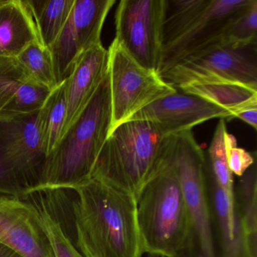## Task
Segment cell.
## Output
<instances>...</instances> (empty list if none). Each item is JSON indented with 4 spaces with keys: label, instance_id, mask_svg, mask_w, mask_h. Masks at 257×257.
I'll return each mask as SVG.
<instances>
[{
    "label": "cell",
    "instance_id": "9a60e30c",
    "mask_svg": "<svg viewBox=\"0 0 257 257\" xmlns=\"http://www.w3.org/2000/svg\"><path fill=\"white\" fill-rule=\"evenodd\" d=\"M206 184L210 200L220 257H248L236 204L235 187H221L207 172Z\"/></svg>",
    "mask_w": 257,
    "mask_h": 257
},
{
    "label": "cell",
    "instance_id": "cb8c5ba5",
    "mask_svg": "<svg viewBox=\"0 0 257 257\" xmlns=\"http://www.w3.org/2000/svg\"><path fill=\"white\" fill-rule=\"evenodd\" d=\"M224 43L236 46L257 43V0L242 13L225 34Z\"/></svg>",
    "mask_w": 257,
    "mask_h": 257
},
{
    "label": "cell",
    "instance_id": "277c9868",
    "mask_svg": "<svg viewBox=\"0 0 257 257\" xmlns=\"http://www.w3.org/2000/svg\"><path fill=\"white\" fill-rule=\"evenodd\" d=\"M253 0H165L159 76L183 60L224 43Z\"/></svg>",
    "mask_w": 257,
    "mask_h": 257
},
{
    "label": "cell",
    "instance_id": "6da1fadb",
    "mask_svg": "<svg viewBox=\"0 0 257 257\" xmlns=\"http://www.w3.org/2000/svg\"><path fill=\"white\" fill-rule=\"evenodd\" d=\"M76 246L84 257H142L137 198L91 179L75 189Z\"/></svg>",
    "mask_w": 257,
    "mask_h": 257
},
{
    "label": "cell",
    "instance_id": "83f0119b",
    "mask_svg": "<svg viewBox=\"0 0 257 257\" xmlns=\"http://www.w3.org/2000/svg\"><path fill=\"white\" fill-rule=\"evenodd\" d=\"M7 2V0H0V7H2V6H4V4H5Z\"/></svg>",
    "mask_w": 257,
    "mask_h": 257
},
{
    "label": "cell",
    "instance_id": "7402d4cb",
    "mask_svg": "<svg viewBox=\"0 0 257 257\" xmlns=\"http://www.w3.org/2000/svg\"><path fill=\"white\" fill-rule=\"evenodd\" d=\"M29 79L17 58L0 57V117L13 116L21 91Z\"/></svg>",
    "mask_w": 257,
    "mask_h": 257
},
{
    "label": "cell",
    "instance_id": "5bb4252c",
    "mask_svg": "<svg viewBox=\"0 0 257 257\" xmlns=\"http://www.w3.org/2000/svg\"><path fill=\"white\" fill-rule=\"evenodd\" d=\"M108 70L109 52L102 43L84 52L76 61L71 74L65 80L67 112L61 136L86 107Z\"/></svg>",
    "mask_w": 257,
    "mask_h": 257
},
{
    "label": "cell",
    "instance_id": "8992f818",
    "mask_svg": "<svg viewBox=\"0 0 257 257\" xmlns=\"http://www.w3.org/2000/svg\"><path fill=\"white\" fill-rule=\"evenodd\" d=\"M171 161L183 187L189 216L186 245L176 257H220L207 195L205 153L192 131L174 135Z\"/></svg>",
    "mask_w": 257,
    "mask_h": 257
},
{
    "label": "cell",
    "instance_id": "44dd1931",
    "mask_svg": "<svg viewBox=\"0 0 257 257\" xmlns=\"http://www.w3.org/2000/svg\"><path fill=\"white\" fill-rule=\"evenodd\" d=\"M35 205L42 228L47 237L55 257H84L76 245L73 244L62 222L57 216L53 206L51 205L47 196L41 192L28 197Z\"/></svg>",
    "mask_w": 257,
    "mask_h": 257
},
{
    "label": "cell",
    "instance_id": "ba28073f",
    "mask_svg": "<svg viewBox=\"0 0 257 257\" xmlns=\"http://www.w3.org/2000/svg\"><path fill=\"white\" fill-rule=\"evenodd\" d=\"M160 76L177 89L191 83H236L257 89V43L216 45Z\"/></svg>",
    "mask_w": 257,
    "mask_h": 257
},
{
    "label": "cell",
    "instance_id": "d4e9b609",
    "mask_svg": "<svg viewBox=\"0 0 257 257\" xmlns=\"http://www.w3.org/2000/svg\"><path fill=\"white\" fill-rule=\"evenodd\" d=\"M256 154L234 146L228 150V164L233 175L240 177L255 162Z\"/></svg>",
    "mask_w": 257,
    "mask_h": 257
},
{
    "label": "cell",
    "instance_id": "7c38bea8",
    "mask_svg": "<svg viewBox=\"0 0 257 257\" xmlns=\"http://www.w3.org/2000/svg\"><path fill=\"white\" fill-rule=\"evenodd\" d=\"M232 119L231 112L198 96L177 91L143 108L127 121H151L165 135L192 131L213 118Z\"/></svg>",
    "mask_w": 257,
    "mask_h": 257
},
{
    "label": "cell",
    "instance_id": "ac0fdd59",
    "mask_svg": "<svg viewBox=\"0 0 257 257\" xmlns=\"http://www.w3.org/2000/svg\"><path fill=\"white\" fill-rule=\"evenodd\" d=\"M235 198L248 257H257L256 162L240 177Z\"/></svg>",
    "mask_w": 257,
    "mask_h": 257
},
{
    "label": "cell",
    "instance_id": "4316f807",
    "mask_svg": "<svg viewBox=\"0 0 257 257\" xmlns=\"http://www.w3.org/2000/svg\"><path fill=\"white\" fill-rule=\"evenodd\" d=\"M0 257H22L13 249L0 243Z\"/></svg>",
    "mask_w": 257,
    "mask_h": 257
},
{
    "label": "cell",
    "instance_id": "e0dca14e",
    "mask_svg": "<svg viewBox=\"0 0 257 257\" xmlns=\"http://www.w3.org/2000/svg\"><path fill=\"white\" fill-rule=\"evenodd\" d=\"M186 94L198 96L232 113L257 107V89L236 83H191L178 88Z\"/></svg>",
    "mask_w": 257,
    "mask_h": 257
},
{
    "label": "cell",
    "instance_id": "603a6c76",
    "mask_svg": "<svg viewBox=\"0 0 257 257\" xmlns=\"http://www.w3.org/2000/svg\"><path fill=\"white\" fill-rule=\"evenodd\" d=\"M17 59L31 79L51 91L58 86L50 51L41 43L30 45Z\"/></svg>",
    "mask_w": 257,
    "mask_h": 257
},
{
    "label": "cell",
    "instance_id": "5b68a950",
    "mask_svg": "<svg viewBox=\"0 0 257 257\" xmlns=\"http://www.w3.org/2000/svg\"><path fill=\"white\" fill-rule=\"evenodd\" d=\"M137 220L144 253L176 257L185 247L189 231L187 205L171 159L138 195Z\"/></svg>",
    "mask_w": 257,
    "mask_h": 257
},
{
    "label": "cell",
    "instance_id": "2e32d148",
    "mask_svg": "<svg viewBox=\"0 0 257 257\" xmlns=\"http://www.w3.org/2000/svg\"><path fill=\"white\" fill-rule=\"evenodd\" d=\"M36 42L38 32L25 0H7L0 7V57L17 58Z\"/></svg>",
    "mask_w": 257,
    "mask_h": 257
},
{
    "label": "cell",
    "instance_id": "52a82bcc",
    "mask_svg": "<svg viewBox=\"0 0 257 257\" xmlns=\"http://www.w3.org/2000/svg\"><path fill=\"white\" fill-rule=\"evenodd\" d=\"M39 111L0 117V194L26 198L40 182L46 155L39 132Z\"/></svg>",
    "mask_w": 257,
    "mask_h": 257
},
{
    "label": "cell",
    "instance_id": "30bf717a",
    "mask_svg": "<svg viewBox=\"0 0 257 257\" xmlns=\"http://www.w3.org/2000/svg\"><path fill=\"white\" fill-rule=\"evenodd\" d=\"M165 0H122L115 11L114 40L138 64L159 71Z\"/></svg>",
    "mask_w": 257,
    "mask_h": 257
},
{
    "label": "cell",
    "instance_id": "ffe728a7",
    "mask_svg": "<svg viewBox=\"0 0 257 257\" xmlns=\"http://www.w3.org/2000/svg\"><path fill=\"white\" fill-rule=\"evenodd\" d=\"M65 87L64 81L54 88L39 111V132L46 156L55 148L62 133L67 112Z\"/></svg>",
    "mask_w": 257,
    "mask_h": 257
},
{
    "label": "cell",
    "instance_id": "7a4b0ae2",
    "mask_svg": "<svg viewBox=\"0 0 257 257\" xmlns=\"http://www.w3.org/2000/svg\"><path fill=\"white\" fill-rule=\"evenodd\" d=\"M111 125L108 73L86 107L46 156L41 178L32 194L74 190L91 180L97 158L110 134Z\"/></svg>",
    "mask_w": 257,
    "mask_h": 257
},
{
    "label": "cell",
    "instance_id": "d6986e66",
    "mask_svg": "<svg viewBox=\"0 0 257 257\" xmlns=\"http://www.w3.org/2000/svg\"><path fill=\"white\" fill-rule=\"evenodd\" d=\"M34 19L40 43L49 48L68 20L75 0H25Z\"/></svg>",
    "mask_w": 257,
    "mask_h": 257
},
{
    "label": "cell",
    "instance_id": "484cf974",
    "mask_svg": "<svg viewBox=\"0 0 257 257\" xmlns=\"http://www.w3.org/2000/svg\"><path fill=\"white\" fill-rule=\"evenodd\" d=\"M234 118H237L242 120L246 124L250 125L251 127H253L255 130H256L257 107H249L242 109V110L235 113Z\"/></svg>",
    "mask_w": 257,
    "mask_h": 257
},
{
    "label": "cell",
    "instance_id": "3957f363",
    "mask_svg": "<svg viewBox=\"0 0 257 257\" xmlns=\"http://www.w3.org/2000/svg\"><path fill=\"white\" fill-rule=\"evenodd\" d=\"M173 143L174 135H163L151 121H124L109 134L91 179L138 198L169 163Z\"/></svg>",
    "mask_w": 257,
    "mask_h": 257
},
{
    "label": "cell",
    "instance_id": "9c48e42d",
    "mask_svg": "<svg viewBox=\"0 0 257 257\" xmlns=\"http://www.w3.org/2000/svg\"><path fill=\"white\" fill-rule=\"evenodd\" d=\"M108 52L112 132L143 108L174 94L177 89L165 82L157 72L141 67L115 40Z\"/></svg>",
    "mask_w": 257,
    "mask_h": 257
},
{
    "label": "cell",
    "instance_id": "8fae6325",
    "mask_svg": "<svg viewBox=\"0 0 257 257\" xmlns=\"http://www.w3.org/2000/svg\"><path fill=\"white\" fill-rule=\"evenodd\" d=\"M115 3V0H75L64 28L48 48L58 85L70 76L84 52L101 43L103 25Z\"/></svg>",
    "mask_w": 257,
    "mask_h": 257
},
{
    "label": "cell",
    "instance_id": "4fadbf2b",
    "mask_svg": "<svg viewBox=\"0 0 257 257\" xmlns=\"http://www.w3.org/2000/svg\"><path fill=\"white\" fill-rule=\"evenodd\" d=\"M0 243L22 257H55L28 198L0 194Z\"/></svg>",
    "mask_w": 257,
    "mask_h": 257
}]
</instances>
